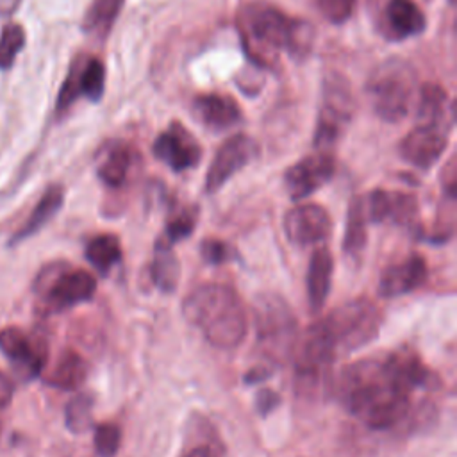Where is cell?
Instances as JSON below:
<instances>
[{
	"label": "cell",
	"instance_id": "obj_1",
	"mask_svg": "<svg viewBox=\"0 0 457 457\" xmlns=\"http://www.w3.org/2000/svg\"><path fill=\"white\" fill-rule=\"evenodd\" d=\"M334 393L350 414L373 430L395 427L411 409V391L395 378L386 357L348 364L336 378Z\"/></svg>",
	"mask_w": 457,
	"mask_h": 457
},
{
	"label": "cell",
	"instance_id": "obj_2",
	"mask_svg": "<svg viewBox=\"0 0 457 457\" xmlns=\"http://www.w3.org/2000/svg\"><path fill=\"white\" fill-rule=\"evenodd\" d=\"M236 27L246 57L268 70L277 66L282 52L302 59L312 45V27L307 21L291 18L264 0L241 4Z\"/></svg>",
	"mask_w": 457,
	"mask_h": 457
},
{
	"label": "cell",
	"instance_id": "obj_3",
	"mask_svg": "<svg viewBox=\"0 0 457 457\" xmlns=\"http://www.w3.org/2000/svg\"><path fill=\"white\" fill-rule=\"evenodd\" d=\"M182 314L216 348L232 350L246 336L248 321L237 293L218 282L195 287L182 302Z\"/></svg>",
	"mask_w": 457,
	"mask_h": 457
},
{
	"label": "cell",
	"instance_id": "obj_4",
	"mask_svg": "<svg viewBox=\"0 0 457 457\" xmlns=\"http://www.w3.org/2000/svg\"><path fill=\"white\" fill-rule=\"evenodd\" d=\"M380 309L368 298H353L318 321L336 357L352 353L371 343L382 327Z\"/></svg>",
	"mask_w": 457,
	"mask_h": 457
},
{
	"label": "cell",
	"instance_id": "obj_5",
	"mask_svg": "<svg viewBox=\"0 0 457 457\" xmlns=\"http://www.w3.org/2000/svg\"><path fill=\"white\" fill-rule=\"evenodd\" d=\"M366 95L378 118L391 123L403 120L416 96L412 66L398 57L380 62L366 82Z\"/></svg>",
	"mask_w": 457,
	"mask_h": 457
},
{
	"label": "cell",
	"instance_id": "obj_6",
	"mask_svg": "<svg viewBox=\"0 0 457 457\" xmlns=\"http://www.w3.org/2000/svg\"><path fill=\"white\" fill-rule=\"evenodd\" d=\"M253 318L262 353L273 362L289 359L298 339V325L287 302L275 293H264L255 298Z\"/></svg>",
	"mask_w": 457,
	"mask_h": 457
},
{
	"label": "cell",
	"instance_id": "obj_7",
	"mask_svg": "<svg viewBox=\"0 0 457 457\" xmlns=\"http://www.w3.org/2000/svg\"><path fill=\"white\" fill-rule=\"evenodd\" d=\"M36 291L43 296L46 311H62L91 300L96 291V278L86 270H71L66 264H50L37 275Z\"/></svg>",
	"mask_w": 457,
	"mask_h": 457
},
{
	"label": "cell",
	"instance_id": "obj_8",
	"mask_svg": "<svg viewBox=\"0 0 457 457\" xmlns=\"http://www.w3.org/2000/svg\"><path fill=\"white\" fill-rule=\"evenodd\" d=\"M353 111V100L345 79L330 75L323 87V104L314 132V146L320 152H328L337 141L341 129L346 125Z\"/></svg>",
	"mask_w": 457,
	"mask_h": 457
},
{
	"label": "cell",
	"instance_id": "obj_9",
	"mask_svg": "<svg viewBox=\"0 0 457 457\" xmlns=\"http://www.w3.org/2000/svg\"><path fill=\"white\" fill-rule=\"evenodd\" d=\"M0 350L23 378L37 377L48 359V341L43 334H25L18 327L0 330Z\"/></svg>",
	"mask_w": 457,
	"mask_h": 457
},
{
	"label": "cell",
	"instance_id": "obj_10",
	"mask_svg": "<svg viewBox=\"0 0 457 457\" xmlns=\"http://www.w3.org/2000/svg\"><path fill=\"white\" fill-rule=\"evenodd\" d=\"M259 155V145L246 134L230 136L216 152L205 175V191H220L239 170L248 166Z\"/></svg>",
	"mask_w": 457,
	"mask_h": 457
},
{
	"label": "cell",
	"instance_id": "obj_11",
	"mask_svg": "<svg viewBox=\"0 0 457 457\" xmlns=\"http://www.w3.org/2000/svg\"><path fill=\"white\" fill-rule=\"evenodd\" d=\"M362 212L368 223H395L400 227H418V200L411 193L373 189L361 196Z\"/></svg>",
	"mask_w": 457,
	"mask_h": 457
},
{
	"label": "cell",
	"instance_id": "obj_12",
	"mask_svg": "<svg viewBox=\"0 0 457 457\" xmlns=\"http://www.w3.org/2000/svg\"><path fill=\"white\" fill-rule=\"evenodd\" d=\"M452 125L448 123H418L400 141V155L418 170H430L443 155Z\"/></svg>",
	"mask_w": 457,
	"mask_h": 457
},
{
	"label": "cell",
	"instance_id": "obj_13",
	"mask_svg": "<svg viewBox=\"0 0 457 457\" xmlns=\"http://www.w3.org/2000/svg\"><path fill=\"white\" fill-rule=\"evenodd\" d=\"M336 173V159L330 152H316L289 166L284 184L293 200H302L323 187Z\"/></svg>",
	"mask_w": 457,
	"mask_h": 457
},
{
	"label": "cell",
	"instance_id": "obj_14",
	"mask_svg": "<svg viewBox=\"0 0 457 457\" xmlns=\"http://www.w3.org/2000/svg\"><path fill=\"white\" fill-rule=\"evenodd\" d=\"M152 152L161 162L177 173L195 168L202 157L198 141L179 121L170 123V127L155 137Z\"/></svg>",
	"mask_w": 457,
	"mask_h": 457
},
{
	"label": "cell",
	"instance_id": "obj_15",
	"mask_svg": "<svg viewBox=\"0 0 457 457\" xmlns=\"http://www.w3.org/2000/svg\"><path fill=\"white\" fill-rule=\"evenodd\" d=\"M330 228V214L318 204L296 205L284 216L286 237L296 246H309L325 241Z\"/></svg>",
	"mask_w": 457,
	"mask_h": 457
},
{
	"label": "cell",
	"instance_id": "obj_16",
	"mask_svg": "<svg viewBox=\"0 0 457 457\" xmlns=\"http://www.w3.org/2000/svg\"><path fill=\"white\" fill-rule=\"evenodd\" d=\"M104 86L105 68L100 59L89 57L82 64H75L57 96V112H64L80 95L91 102H98L104 95Z\"/></svg>",
	"mask_w": 457,
	"mask_h": 457
},
{
	"label": "cell",
	"instance_id": "obj_17",
	"mask_svg": "<svg viewBox=\"0 0 457 457\" xmlns=\"http://www.w3.org/2000/svg\"><path fill=\"white\" fill-rule=\"evenodd\" d=\"M428 275L427 261L420 253H411L402 262L386 268L378 280V293L386 298L407 295L425 284Z\"/></svg>",
	"mask_w": 457,
	"mask_h": 457
},
{
	"label": "cell",
	"instance_id": "obj_18",
	"mask_svg": "<svg viewBox=\"0 0 457 457\" xmlns=\"http://www.w3.org/2000/svg\"><path fill=\"white\" fill-rule=\"evenodd\" d=\"M427 18L414 0H387L382 11L384 36L389 39H407L425 30Z\"/></svg>",
	"mask_w": 457,
	"mask_h": 457
},
{
	"label": "cell",
	"instance_id": "obj_19",
	"mask_svg": "<svg viewBox=\"0 0 457 457\" xmlns=\"http://www.w3.org/2000/svg\"><path fill=\"white\" fill-rule=\"evenodd\" d=\"M193 112L196 120L211 130H227L237 125L243 118L237 102L220 93L198 95L193 100Z\"/></svg>",
	"mask_w": 457,
	"mask_h": 457
},
{
	"label": "cell",
	"instance_id": "obj_20",
	"mask_svg": "<svg viewBox=\"0 0 457 457\" xmlns=\"http://www.w3.org/2000/svg\"><path fill=\"white\" fill-rule=\"evenodd\" d=\"M334 259L328 248L320 246L312 252L307 268V300L312 312L321 311L332 286Z\"/></svg>",
	"mask_w": 457,
	"mask_h": 457
},
{
	"label": "cell",
	"instance_id": "obj_21",
	"mask_svg": "<svg viewBox=\"0 0 457 457\" xmlns=\"http://www.w3.org/2000/svg\"><path fill=\"white\" fill-rule=\"evenodd\" d=\"M130 164H132L130 146L123 141H112L100 152L98 166H96L98 179L109 187H120L125 184L129 177Z\"/></svg>",
	"mask_w": 457,
	"mask_h": 457
},
{
	"label": "cell",
	"instance_id": "obj_22",
	"mask_svg": "<svg viewBox=\"0 0 457 457\" xmlns=\"http://www.w3.org/2000/svg\"><path fill=\"white\" fill-rule=\"evenodd\" d=\"M150 275H152V280L157 286V289L162 293H173L179 286L180 262L173 250V245H170L162 237H159L155 241Z\"/></svg>",
	"mask_w": 457,
	"mask_h": 457
},
{
	"label": "cell",
	"instance_id": "obj_23",
	"mask_svg": "<svg viewBox=\"0 0 457 457\" xmlns=\"http://www.w3.org/2000/svg\"><path fill=\"white\" fill-rule=\"evenodd\" d=\"M86 377H87V364L84 357L75 350H64L57 357L54 368L45 377V382L57 389L73 391L84 384Z\"/></svg>",
	"mask_w": 457,
	"mask_h": 457
},
{
	"label": "cell",
	"instance_id": "obj_24",
	"mask_svg": "<svg viewBox=\"0 0 457 457\" xmlns=\"http://www.w3.org/2000/svg\"><path fill=\"white\" fill-rule=\"evenodd\" d=\"M420 123H448L453 125V107L446 91L437 84H425L420 89L418 107Z\"/></svg>",
	"mask_w": 457,
	"mask_h": 457
},
{
	"label": "cell",
	"instance_id": "obj_25",
	"mask_svg": "<svg viewBox=\"0 0 457 457\" xmlns=\"http://www.w3.org/2000/svg\"><path fill=\"white\" fill-rule=\"evenodd\" d=\"M368 245V221L362 212L361 196H353L346 212V228L341 243L343 252L352 261H359Z\"/></svg>",
	"mask_w": 457,
	"mask_h": 457
},
{
	"label": "cell",
	"instance_id": "obj_26",
	"mask_svg": "<svg viewBox=\"0 0 457 457\" xmlns=\"http://www.w3.org/2000/svg\"><path fill=\"white\" fill-rule=\"evenodd\" d=\"M62 202H64V189H62L61 186H57V184H55V186H50V187L43 193V196L39 198V202H37V205L34 207L32 214L29 216L27 223L14 234V237H12L11 243L14 245V243H18V241H21V239H27L29 236H32V234H36L39 228H43V227L59 212Z\"/></svg>",
	"mask_w": 457,
	"mask_h": 457
},
{
	"label": "cell",
	"instance_id": "obj_27",
	"mask_svg": "<svg viewBox=\"0 0 457 457\" xmlns=\"http://www.w3.org/2000/svg\"><path fill=\"white\" fill-rule=\"evenodd\" d=\"M86 259L100 273H107L121 261V243L114 234H100L89 239L86 246Z\"/></svg>",
	"mask_w": 457,
	"mask_h": 457
},
{
	"label": "cell",
	"instance_id": "obj_28",
	"mask_svg": "<svg viewBox=\"0 0 457 457\" xmlns=\"http://www.w3.org/2000/svg\"><path fill=\"white\" fill-rule=\"evenodd\" d=\"M125 0H93L84 16V30L95 37H105L112 29Z\"/></svg>",
	"mask_w": 457,
	"mask_h": 457
},
{
	"label": "cell",
	"instance_id": "obj_29",
	"mask_svg": "<svg viewBox=\"0 0 457 457\" xmlns=\"http://www.w3.org/2000/svg\"><path fill=\"white\" fill-rule=\"evenodd\" d=\"M93 405L95 396L91 393H79L66 403L64 421L70 432L82 434L93 425Z\"/></svg>",
	"mask_w": 457,
	"mask_h": 457
},
{
	"label": "cell",
	"instance_id": "obj_30",
	"mask_svg": "<svg viewBox=\"0 0 457 457\" xmlns=\"http://www.w3.org/2000/svg\"><path fill=\"white\" fill-rule=\"evenodd\" d=\"M196 220H198V207L196 205H182L170 214L161 237L166 239L170 245H175L193 234V230L196 227Z\"/></svg>",
	"mask_w": 457,
	"mask_h": 457
},
{
	"label": "cell",
	"instance_id": "obj_31",
	"mask_svg": "<svg viewBox=\"0 0 457 457\" xmlns=\"http://www.w3.org/2000/svg\"><path fill=\"white\" fill-rule=\"evenodd\" d=\"M93 445L98 457H116L121 445V428L116 423L96 425Z\"/></svg>",
	"mask_w": 457,
	"mask_h": 457
},
{
	"label": "cell",
	"instance_id": "obj_32",
	"mask_svg": "<svg viewBox=\"0 0 457 457\" xmlns=\"http://www.w3.org/2000/svg\"><path fill=\"white\" fill-rule=\"evenodd\" d=\"M25 45V32L20 25H7L0 36V70L9 68Z\"/></svg>",
	"mask_w": 457,
	"mask_h": 457
},
{
	"label": "cell",
	"instance_id": "obj_33",
	"mask_svg": "<svg viewBox=\"0 0 457 457\" xmlns=\"http://www.w3.org/2000/svg\"><path fill=\"white\" fill-rule=\"evenodd\" d=\"M355 2L357 0H316L321 14L336 25H339L350 18V14L353 12Z\"/></svg>",
	"mask_w": 457,
	"mask_h": 457
},
{
	"label": "cell",
	"instance_id": "obj_34",
	"mask_svg": "<svg viewBox=\"0 0 457 457\" xmlns=\"http://www.w3.org/2000/svg\"><path fill=\"white\" fill-rule=\"evenodd\" d=\"M200 253H202V259L209 264H214V266H220L227 261H230L232 257V248L228 246V243L221 241V239H216V237H207L202 241L200 245Z\"/></svg>",
	"mask_w": 457,
	"mask_h": 457
},
{
	"label": "cell",
	"instance_id": "obj_35",
	"mask_svg": "<svg viewBox=\"0 0 457 457\" xmlns=\"http://www.w3.org/2000/svg\"><path fill=\"white\" fill-rule=\"evenodd\" d=\"M280 403H282V398L273 389H259L255 395V411L261 418H266L271 412H275L280 407Z\"/></svg>",
	"mask_w": 457,
	"mask_h": 457
},
{
	"label": "cell",
	"instance_id": "obj_36",
	"mask_svg": "<svg viewBox=\"0 0 457 457\" xmlns=\"http://www.w3.org/2000/svg\"><path fill=\"white\" fill-rule=\"evenodd\" d=\"M271 371H273V370H271L270 366H266V364H257V366L250 368V370L245 373L243 380H245V384L252 386V384H257V382L266 380V378L271 375Z\"/></svg>",
	"mask_w": 457,
	"mask_h": 457
},
{
	"label": "cell",
	"instance_id": "obj_37",
	"mask_svg": "<svg viewBox=\"0 0 457 457\" xmlns=\"http://www.w3.org/2000/svg\"><path fill=\"white\" fill-rule=\"evenodd\" d=\"M182 457H220V452L214 445L205 443V445H196L191 450L184 452Z\"/></svg>",
	"mask_w": 457,
	"mask_h": 457
},
{
	"label": "cell",
	"instance_id": "obj_38",
	"mask_svg": "<svg viewBox=\"0 0 457 457\" xmlns=\"http://www.w3.org/2000/svg\"><path fill=\"white\" fill-rule=\"evenodd\" d=\"M12 393H14L12 382L4 373H0V409L7 407L11 403Z\"/></svg>",
	"mask_w": 457,
	"mask_h": 457
},
{
	"label": "cell",
	"instance_id": "obj_39",
	"mask_svg": "<svg viewBox=\"0 0 457 457\" xmlns=\"http://www.w3.org/2000/svg\"><path fill=\"white\" fill-rule=\"evenodd\" d=\"M0 430H2V425H0Z\"/></svg>",
	"mask_w": 457,
	"mask_h": 457
}]
</instances>
